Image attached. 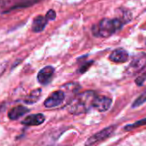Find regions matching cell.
<instances>
[{"instance_id": "13", "label": "cell", "mask_w": 146, "mask_h": 146, "mask_svg": "<svg viewBox=\"0 0 146 146\" xmlns=\"http://www.w3.org/2000/svg\"><path fill=\"white\" fill-rule=\"evenodd\" d=\"M144 102H146V91L143 92L141 96H138V98L134 102L132 107H133V108H136V107H137V106H140V105H142Z\"/></svg>"}, {"instance_id": "1", "label": "cell", "mask_w": 146, "mask_h": 146, "mask_svg": "<svg viewBox=\"0 0 146 146\" xmlns=\"http://www.w3.org/2000/svg\"><path fill=\"white\" fill-rule=\"evenodd\" d=\"M97 95L94 91H85L77 96L69 105V111L72 113L79 114L89 111L93 108L94 101Z\"/></svg>"}, {"instance_id": "14", "label": "cell", "mask_w": 146, "mask_h": 146, "mask_svg": "<svg viewBox=\"0 0 146 146\" xmlns=\"http://www.w3.org/2000/svg\"><path fill=\"white\" fill-rule=\"evenodd\" d=\"M146 125V119H143L140 121H137L132 125H129L128 126L125 127V130H129V129H132V128H135V127H137V126H140V125Z\"/></svg>"}, {"instance_id": "6", "label": "cell", "mask_w": 146, "mask_h": 146, "mask_svg": "<svg viewBox=\"0 0 146 146\" xmlns=\"http://www.w3.org/2000/svg\"><path fill=\"white\" fill-rule=\"evenodd\" d=\"M112 104V100L106 96H97L94 101L93 108L98 110L99 112H106L108 111Z\"/></svg>"}, {"instance_id": "16", "label": "cell", "mask_w": 146, "mask_h": 146, "mask_svg": "<svg viewBox=\"0 0 146 146\" xmlns=\"http://www.w3.org/2000/svg\"><path fill=\"white\" fill-rule=\"evenodd\" d=\"M55 17H56V13L53 10H50L46 15V18L47 20H54Z\"/></svg>"}, {"instance_id": "3", "label": "cell", "mask_w": 146, "mask_h": 146, "mask_svg": "<svg viewBox=\"0 0 146 146\" xmlns=\"http://www.w3.org/2000/svg\"><path fill=\"white\" fill-rule=\"evenodd\" d=\"M146 66V53L144 52H139L136 54L129 66L126 69V73L129 75H135L140 70H142Z\"/></svg>"}, {"instance_id": "15", "label": "cell", "mask_w": 146, "mask_h": 146, "mask_svg": "<svg viewBox=\"0 0 146 146\" xmlns=\"http://www.w3.org/2000/svg\"><path fill=\"white\" fill-rule=\"evenodd\" d=\"M145 81H146V71L143 73V75H141L140 77H138V78L136 79V83H137V85L141 86V85H143V84Z\"/></svg>"}, {"instance_id": "5", "label": "cell", "mask_w": 146, "mask_h": 146, "mask_svg": "<svg viewBox=\"0 0 146 146\" xmlns=\"http://www.w3.org/2000/svg\"><path fill=\"white\" fill-rule=\"evenodd\" d=\"M114 128H115V126H109V127H107V128L102 130L101 131L96 133L95 135L90 137L86 141V143H85L86 146L93 145L96 143H98V142H101V141L106 139L107 137H108L113 133V131H114Z\"/></svg>"}, {"instance_id": "10", "label": "cell", "mask_w": 146, "mask_h": 146, "mask_svg": "<svg viewBox=\"0 0 146 146\" xmlns=\"http://www.w3.org/2000/svg\"><path fill=\"white\" fill-rule=\"evenodd\" d=\"M28 112H29V109L27 108H25L24 106H21V105L17 106V107H14L13 108H11L8 112V117L11 120H16V119H19L20 117L23 116Z\"/></svg>"}, {"instance_id": "4", "label": "cell", "mask_w": 146, "mask_h": 146, "mask_svg": "<svg viewBox=\"0 0 146 146\" xmlns=\"http://www.w3.org/2000/svg\"><path fill=\"white\" fill-rule=\"evenodd\" d=\"M65 95L63 90H58L53 93H52L45 101L44 105L46 108H55L57 106H59L64 100Z\"/></svg>"}, {"instance_id": "11", "label": "cell", "mask_w": 146, "mask_h": 146, "mask_svg": "<svg viewBox=\"0 0 146 146\" xmlns=\"http://www.w3.org/2000/svg\"><path fill=\"white\" fill-rule=\"evenodd\" d=\"M47 21H48V20L46 18V17H42V16L37 17L34 20V22H33L32 30H33L34 32H36V33L42 31V30L45 29V27H46V23H47Z\"/></svg>"}, {"instance_id": "7", "label": "cell", "mask_w": 146, "mask_h": 146, "mask_svg": "<svg viewBox=\"0 0 146 146\" xmlns=\"http://www.w3.org/2000/svg\"><path fill=\"white\" fill-rule=\"evenodd\" d=\"M53 73H54V69L52 66H46L42 68L38 73L37 76V79L39 83L41 84H47L52 80Z\"/></svg>"}, {"instance_id": "12", "label": "cell", "mask_w": 146, "mask_h": 146, "mask_svg": "<svg viewBox=\"0 0 146 146\" xmlns=\"http://www.w3.org/2000/svg\"><path fill=\"white\" fill-rule=\"evenodd\" d=\"M40 94H41V90L40 89H37V90H33L29 96H27L23 102L27 104H33L35 102H36L39 99H40Z\"/></svg>"}, {"instance_id": "8", "label": "cell", "mask_w": 146, "mask_h": 146, "mask_svg": "<svg viewBox=\"0 0 146 146\" xmlns=\"http://www.w3.org/2000/svg\"><path fill=\"white\" fill-rule=\"evenodd\" d=\"M128 52L124 49H116L109 56L111 61L115 63H125L128 60Z\"/></svg>"}, {"instance_id": "2", "label": "cell", "mask_w": 146, "mask_h": 146, "mask_svg": "<svg viewBox=\"0 0 146 146\" xmlns=\"http://www.w3.org/2000/svg\"><path fill=\"white\" fill-rule=\"evenodd\" d=\"M123 26V23L119 19H103L100 22L98 25L94 26L93 33L98 37H109L114 34L117 30L120 29Z\"/></svg>"}, {"instance_id": "9", "label": "cell", "mask_w": 146, "mask_h": 146, "mask_svg": "<svg viewBox=\"0 0 146 146\" xmlns=\"http://www.w3.org/2000/svg\"><path fill=\"white\" fill-rule=\"evenodd\" d=\"M45 121V116L41 113L31 114L27 116L23 121L22 124L25 125H39Z\"/></svg>"}]
</instances>
